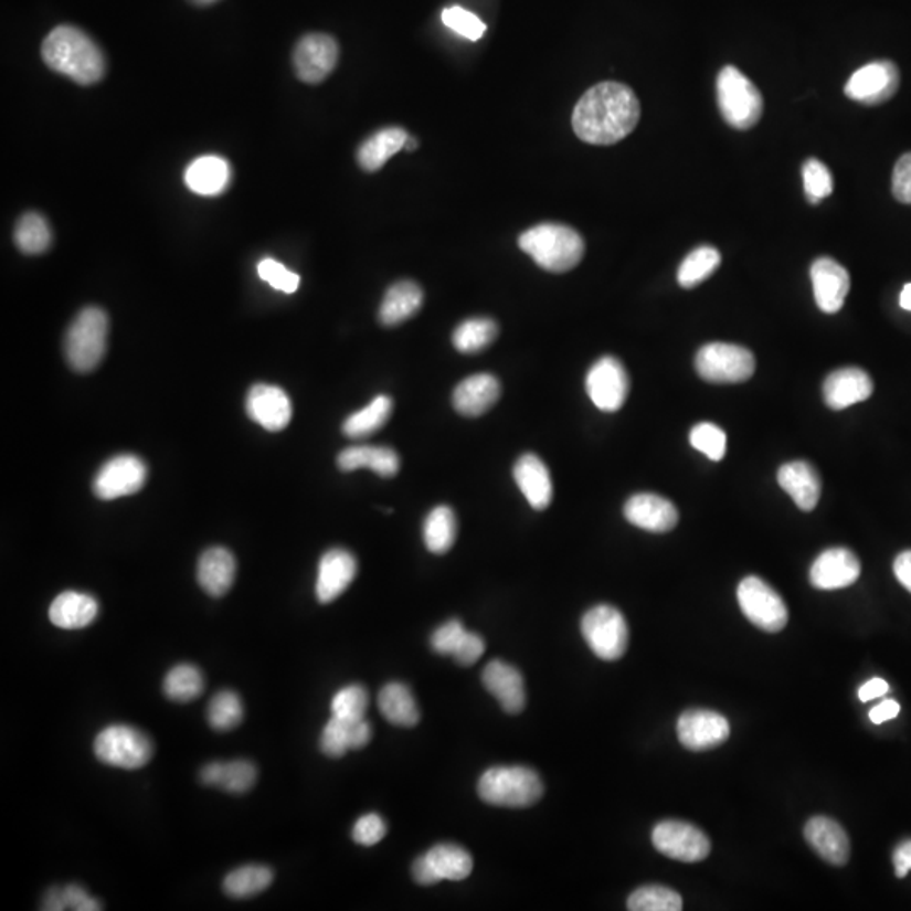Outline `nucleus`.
Here are the masks:
<instances>
[{
    "label": "nucleus",
    "mask_w": 911,
    "mask_h": 911,
    "mask_svg": "<svg viewBox=\"0 0 911 911\" xmlns=\"http://www.w3.org/2000/svg\"><path fill=\"white\" fill-rule=\"evenodd\" d=\"M640 115V102L629 86L604 82L587 89L578 102L572 129L583 142L613 146L635 130Z\"/></svg>",
    "instance_id": "f257e3e1"
},
{
    "label": "nucleus",
    "mask_w": 911,
    "mask_h": 911,
    "mask_svg": "<svg viewBox=\"0 0 911 911\" xmlns=\"http://www.w3.org/2000/svg\"><path fill=\"white\" fill-rule=\"evenodd\" d=\"M44 63L78 85H94L105 75V56L98 44L75 25H57L41 46Z\"/></svg>",
    "instance_id": "f03ea898"
},
{
    "label": "nucleus",
    "mask_w": 911,
    "mask_h": 911,
    "mask_svg": "<svg viewBox=\"0 0 911 911\" xmlns=\"http://www.w3.org/2000/svg\"><path fill=\"white\" fill-rule=\"evenodd\" d=\"M520 248L543 271L562 274L572 271L584 257L583 236L571 226L542 223L520 235Z\"/></svg>",
    "instance_id": "7ed1b4c3"
},
{
    "label": "nucleus",
    "mask_w": 911,
    "mask_h": 911,
    "mask_svg": "<svg viewBox=\"0 0 911 911\" xmlns=\"http://www.w3.org/2000/svg\"><path fill=\"white\" fill-rule=\"evenodd\" d=\"M483 802L497 807L526 808L543 795V783L536 770L527 766H494L478 782Z\"/></svg>",
    "instance_id": "20e7f679"
},
{
    "label": "nucleus",
    "mask_w": 911,
    "mask_h": 911,
    "mask_svg": "<svg viewBox=\"0 0 911 911\" xmlns=\"http://www.w3.org/2000/svg\"><path fill=\"white\" fill-rule=\"evenodd\" d=\"M108 318L104 309H83L66 331L65 354L72 369L88 373L97 369L107 351Z\"/></svg>",
    "instance_id": "39448f33"
},
{
    "label": "nucleus",
    "mask_w": 911,
    "mask_h": 911,
    "mask_svg": "<svg viewBox=\"0 0 911 911\" xmlns=\"http://www.w3.org/2000/svg\"><path fill=\"white\" fill-rule=\"evenodd\" d=\"M716 89L719 110L729 126L738 130L756 126L763 115V97L744 73L734 66H724L719 72Z\"/></svg>",
    "instance_id": "423d86ee"
},
{
    "label": "nucleus",
    "mask_w": 911,
    "mask_h": 911,
    "mask_svg": "<svg viewBox=\"0 0 911 911\" xmlns=\"http://www.w3.org/2000/svg\"><path fill=\"white\" fill-rule=\"evenodd\" d=\"M98 762L121 770H139L150 762L155 746L146 733L134 725L114 724L102 729L94 743Z\"/></svg>",
    "instance_id": "0eeeda50"
},
{
    "label": "nucleus",
    "mask_w": 911,
    "mask_h": 911,
    "mask_svg": "<svg viewBox=\"0 0 911 911\" xmlns=\"http://www.w3.org/2000/svg\"><path fill=\"white\" fill-rule=\"evenodd\" d=\"M581 632L593 654L601 660H619L628 648L629 629L625 616L610 604L591 607L581 619Z\"/></svg>",
    "instance_id": "6e6552de"
},
{
    "label": "nucleus",
    "mask_w": 911,
    "mask_h": 911,
    "mask_svg": "<svg viewBox=\"0 0 911 911\" xmlns=\"http://www.w3.org/2000/svg\"><path fill=\"white\" fill-rule=\"evenodd\" d=\"M696 370L709 383H743L754 375L756 360L740 345L709 343L697 351Z\"/></svg>",
    "instance_id": "1a4fd4ad"
},
{
    "label": "nucleus",
    "mask_w": 911,
    "mask_h": 911,
    "mask_svg": "<svg viewBox=\"0 0 911 911\" xmlns=\"http://www.w3.org/2000/svg\"><path fill=\"white\" fill-rule=\"evenodd\" d=\"M741 612L763 632L778 633L788 623L785 601L758 575H748L738 586Z\"/></svg>",
    "instance_id": "9d476101"
},
{
    "label": "nucleus",
    "mask_w": 911,
    "mask_h": 911,
    "mask_svg": "<svg viewBox=\"0 0 911 911\" xmlns=\"http://www.w3.org/2000/svg\"><path fill=\"white\" fill-rule=\"evenodd\" d=\"M655 849L680 862H701L711 852V840L699 827L682 820H664L652 833Z\"/></svg>",
    "instance_id": "9b49d317"
},
{
    "label": "nucleus",
    "mask_w": 911,
    "mask_h": 911,
    "mask_svg": "<svg viewBox=\"0 0 911 911\" xmlns=\"http://www.w3.org/2000/svg\"><path fill=\"white\" fill-rule=\"evenodd\" d=\"M586 390L600 411H619L629 392L628 373L622 361L615 357L600 358L587 372Z\"/></svg>",
    "instance_id": "f8f14e48"
},
{
    "label": "nucleus",
    "mask_w": 911,
    "mask_h": 911,
    "mask_svg": "<svg viewBox=\"0 0 911 911\" xmlns=\"http://www.w3.org/2000/svg\"><path fill=\"white\" fill-rule=\"evenodd\" d=\"M900 88V70L893 61H872L859 68L847 82L850 100L865 105H879L894 97Z\"/></svg>",
    "instance_id": "ddd939ff"
},
{
    "label": "nucleus",
    "mask_w": 911,
    "mask_h": 911,
    "mask_svg": "<svg viewBox=\"0 0 911 911\" xmlns=\"http://www.w3.org/2000/svg\"><path fill=\"white\" fill-rule=\"evenodd\" d=\"M340 47L328 34L311 33L300 38L294 50V70L300 82L316 85L337 68Z\"/></svg>",
    "instance_id": "4468645a"
},
{
    "label": "nucleus",
    "mask_w": 911,
    "mask_h": 911,
    "mask_svg": "<svg viewBox=\"0 0 911 911\" xmlns=\"http://www.w3.org/2000/svg\"><path fill=\"white\" fill-rule=\"evenodd\" d=\"M147 468L134 454H120L102 466L95 476L94 491L100 500L129 497L142 488Z\"/></svg>",
    "instance_id": "2eb2a0df"
},
{
    "label": "nucleus",
    "mask_w": 911,
    "mask_h": 911,
    "mask_svg": "<svg viewBox=\"0 0 911 911\" xmlns=\"http://www.w3.org/2000/svg\"><path fill=\"white\" fill-rule=\"evenodd\" d=\"M731 734L728 719L708 709H689L677 721L680 744L690 751H708L721 746Z\"/></svg>",
    "instance_id": "dca6fc26"
},
{
    "label": "nucleus",
    "mask_w": 911,
    "mask_h": 911,
    "mask_svg": "<svg viewBox=\"0 0 911 911\" xmlns=\"http://www.w3.org/2000/svg\"><path fill=\"white\" fill-rule=\"evenodd\" d=\"M812 586L823 591L852 586L861 575V562L855 552L844 547H833L815 559L811 568Z\"/></svg>",
    "instance_id": "f3484780"
},
{
    "label": "nucleus",
    "mask_w": 911,
    "mask_h": 911,
    "mask_svg": "<svg viewBox=\"0 0 911 911\" xmlns=\"http://www.w3.org/2000/svg\"><path fill=\"white\" fill-rule=\"evenodd\" d=\"M815 303L826 315H836L843 309L850 289L849 272L830 257H820L811 267Z\"/></svg>",
    "instance_id": "a211bd4d"
},
{
    "label": "nucleus",
    "mask_w": 911,
    "mask_h": 911,
    "mask_svg": "<svg viewBox=\"0 0 911 911\" xmlns=\"http://www.w3.org/2000/svg\"><path fill=\"white\" fill-rule=\"evenodd\" d=\"M247 414L264 430L279 433L293 419V404L280 386L257 383L248 390Z\"/></svg>",
    "instance_id": "6ab92c4d"
},
{
    "label": "nucleus",
    "mask_w": 911,
    "mask_h": 911,
    "mask_svg": "<svg viewBox=\"0 0 911 911\" xmlns=\"http://www.w3.org/2000/svg\"><path fill=\"white\" fill-rule=\"evenodd\" d=\"M625 519L638 529L665 533L676 529L679 511L676 505L660 495H633L625 504Z\"/></svg>",
    "instance_id": "aec40b11"
},
{
    "label": "nucleus",
    "mask_w": 911,
    "mask_h": 911,
    "mask_svg": "<svg viewBox=\"0 0 911 911\" xmlns=\"http://www.w3.org/2000/svg\"><path fill=\"white\" fill-rule=\"evenodd\" d=\"M358 562L351 552L345 549H331L319 561L316 597L319 603L328 604L340 597L357 578Z\"/></svg>",
    "instance_id": "412c9836"
},
{
    "label": "nucleus",
    "mask_w": 911,
    "mask_h": 911,
    "mask_svg": "<svg viewBox=\"0 0 911 911\" xmlns=\"http://www.w3.org/2000/svg\"><path fill=\"white\" fill-rule=\"evenodd\" d=\"M483 684L508 714H519L526 709V682L513 665L504 660L490 661L483 670Z\"/></svg>",
    "instance_id": "4be33fe9"
},
{
    "label": "nucleus",
    "mask_w": 911,
    "mask_h": 911,
    "mask_svg": "<svg viewBox=\"0 0 911 911\" xmlns=\"http://www.w3.org/2000/svg\"><path fill=\"white\" fill-rule=\"evenodd\" d=\"M875 390L871 377L862 369L847 367L836 370L824 382V401L833 411H844L858 402L868 401Z\"/></svg>",
    "instance_id": "5701e85b"
},
{
    "label": "nucleus",
    "mask_w": 911,
    "mask_h": 911,
    "mask_svg": "<svg viewBox=\"0 0 911 911\" xmlns=\"http://www.w3.org/2000/svg\"><path fill=\"white\" fill-rule=\"evenodd\" d=\"M805 840L824 861L833 866H844L850 858V843L846 830L834 818L826 815L812 817L805 824Z\"/></svg>",
    "instance_id": "b1692460"
},
{
    "label": "nucleus",
    "mask_w": 911,
    "mask_h": 911,
    "mask_svg": "<svg viewBox=\"0 0 911 911\" xmlns=\"http://www.w3.org/2000/svg\"><path fill=\"white\" fill-rule=\"evenodd\" d=\"M776 478H778V485L802 511H812L817 507L820 494H823V479L811 463H786L778 469Z\"/></svg>",
    "instance_id": "393cba45"
},
{
    "label": "nucleus",
    "mask_w": 911,
    "mask_h": 911,
    "mask_svg": "<svg viewBox=\"0 0 911 911\" xmlns=\"http://www.w3.org/2000/svg\"><path fill=\"white\" fill-rule=\"evenodd\" d=\"M500 399V382L490 373H478L463 380L453 393L454 409L466 417H478L490 411Z\"/></svg>",
    "instance_id": "a878e982"
},
{
    "label": "nucleus",
    "mask_w": 911,
    "mask_h": 911,
    "mask_svg": "<svg viewBox=\"0 0 911 911\" xmlns=\"http://www.w3.org/2000/svg\"><path fill=\"white\" fill-rule=\"evenodd\" d=\"M513 478L523 497L536 510H545L552 501L551 473L537 454H523L513 466Z\"/></svg>",
    "instance_id": "bb28decb"
},
{
    "label": "nucleus",
    "mask_w": 911,
    "mask_h": 911,
    "mask_svg": "<svg viewBox=\"0 0 911 911\" xmlns=\"http://www.w3.org/2000/svg\"><path fill=\"white\" fill-rule=\"evenodd\" d=\"M197 575L204 593L213 597L225 596L235 581V558L225 547H211L201 554Z\"/></svg>",
    "instance_id": "cd10ccee"
},
{
    "label": "nucleus",
    "mask_w": 911,
    "mask_h": 911,
    "mask_svg": "<svg viewBox=\"0 0 911 911\" xmlns=\"http://www.w3.org/2000/svg\"><path fill=\"white\" fill-rule=\"evenodd\" d=\"M98 601L78 591H65L50 606V619L63 629H82L97 619Z\"/></svg>",
    "instance_id": "c85d7f7f"
},
{
    "label": "nucleus",
    "mask_w": 911,
    "mask_h": 911,
    "mask_svg": "<svg viewBox=\"0 0 911 911\" xmlns=\"http://www.w3.org/2000/svg\"><path fill=\"white\" fill-rule=\"evenodd\" d=\"M203 785L216 786L229 794H245L257 782V769L248 760L233 762H213L200 772Z\"/></svg>",
    "instance_id": "c756f323"
},
{
    "label": "nucleus",
    "mask_w": 911,
    "mask_h": 911,
    "mask_svg": "<svg viewBox=\"0 0 911 911\" xmlns=\"http://www.w3.org/2000/svg\"><path fill=\"white\" fill-rule=\"evenodd\" d=\"M232 171L230 165L219 156H203L188 166L184 182L193 193L201 197H216L229 188Z\"/></svg>",
    "instance_id": "7c9ffc66"
},
{
    "label": "nucleus",
    "mask_w": 911,
    "mask_h": 911,
    "mask_svg": "<svg viewBox=\"0 0 911 911\" xmlns=\"http://www.w3.org/2000/svg\"><path fill=\"white\" fill-rule=\"evenodd\" d=\"M341 472L369 468L382 478H392L401 469V458L395 451L382 446H351L338 456Z\"/></svg>",
    "instance_id": "2f4dec72"
},
{
    "label": "nucleus",
    "mask_w": 911,
    "mask_h": 911,
    "mask_svg": "<svg viewBox=\"0 0 911 911\" xmlns=\"http://www.w3.org/2000/svg\"><path fill=\"white\" fill-rule=\"evenodd\" d=\"M424 293L412 280L393 284L383 297L379 319L383 326H398L407 321L421 309Z\"/></svg>",
    "instance_id": "473e14b6"
},
{
    "label": "nucleus",
    "mask_w": 911,
    "mask_h": 911,
    "mask_svg": "<svg viewBox=\"0 0 911 911\" xmlns=\"http://www.w3.org/2000/svg\"><path fill=\"white\" fill-rule=\"evenodd\" d=\"M407 139L409 134L401 127H389V129L379 130L361 144L357 156L358 165L364 171H379L392 156L398 155L399 150L405 149Z\"/></svg>",
    "instance_id": "72a5a7b5"
},
{
    "label": "nucleus",
    "mask_w": 911,
    "mask_h": 911,
    "mask_svg": "<svg viewBox=\"0 0 911 911\" xmlns=\"http://www.w3.org/2000/svg\"><path fill=\"white\" fill-rule=\"evenodd\" d=\"M379 709L390 724L399 728H414L421 721L414 693L405 684H386L379 693Z\"/></svg>",
    "instance_id": "f704fd0d"
},
{
    "label": "nucleus",
    "mask_w": 911,
    "mask_h": 911,
    "mask_svg": "<svg viewBox=\"0 0 911 911\" xmlns=\"http://www.w3.org/2000/svg\"><path fill=\"white\" fill-rule=\"evenodd\" d=\"M272 881H274V872L268 866H240L223 879V891L229 897L243 900V898L255 897V894L267 890Z\"/></svg>",
    "instance_id": "c9c22d12"
},
{
    "label": "nucleus",
    "mask_w": 911,
    "mask_h": 911,
    "mask_svg": "<svg viewBox=\"0 0 911 911\" xmlns=\"http://www.w3.org/2000/svg\"><path fill=\"white\" fill-rule=\"evenodd\" d=\"M431 865L436 869L441 879L462 881L473 871V858L465 847L458 844H437L425 852Z\"/></svg>",
    "instance_id": "e433bc0d"
},
{
    "label": "nucleus",
    "mask_w": 911,
    "mask_h": 911,
    "mask_svg": "<svg viewBox=\"0 0 911 911\" xmlns=\"http://www.w3.org/2000/svg\"><path fill=\"white\" fill-rule=\"evenodd\" d=\"M456 515L446 505L434 508L424 522V542L433 554H446L456 542Z\"/></svg>",
    "instance_id": "4c0bfd02"
},
{
    "label": "nucleus",
    "mask_w": 911,
    "mask_h": 911,
    "mask_svg": "<svg viewBox=\"0 0 911 911\" xmlns=\"http://www.w3.org/2000/svg\"><path fill=\"white\" fill-rule=\"evenodd\" d=\"M392 399L379 395L367 407L354 412L345 421L343 433L351 439H361L382 430L392 414Z\"/></svg>",
    "instance_id": "58836bf2"
},
{
    "label": "nucleus",
    "mask_w": 911,
    "mask_h": 911,
    "mask_svg": "<svg viewBox=\"0 0 911 911\" xmlns=\"http://www.w3.org/2000/svg\"><path fill=\"white\" fill-rule=\"evenodd\" d=\"M162 689H165L166 697L171 701L187 705V702L194 701L203 693V674L197 665H176L166 676Z\"/></svg>",
    "instance_id": "ea45409f"
},
{
    "label": "nucleus",
    "mask_w": 911,
    "mask_h": 911,
    "mask_svg": "<svg viewBox=\"0 0 911 911\" xmlns=\"http://www.w3.org/2000/svg\"><path fill=\"white\" fill-rule=\"evenodd\" d=\"M721 265V254L711 245H702L690 252L677 272V280L684 289H692L705 283Z\"/></svg>",
    "instance_id": "a19ab883"
},
{
    "label": "nucleus",
    "mask_w": 911,
    "mask_h": 911,
    "mask_svg": "<svg viewBox=\"0 0 911 911\" xmlns=\"http://www.w3.org/2000/svg\"><path fill=\"white\" fill-rule=\"evenodd\" d=\"M51 229L43 215L29 211L19 219L14 230L15 245L25 255H40L50 248Z\"/></svg>",
    "instance_id": "79ce46f5"
},
{
    "label": "nucleus",
    "mask_w": 911,
    "mask_h": 911,
    "mask_svg": "<svg viewBox=\"0 0 911 911\" xmlns=\"http://www.w3.org/2000/svg\"><path fill=\"white\" fill-rule=\"evenodd\" d=\"M498 337V325L490 318L463 321L453 332V345L462 353H478L490 347Z\"/></svg>",
    "instance_id": "37998d69"
},
{
    "label": "nucleus",
    "mask_w": 911,
    "mask_h": 911,
    "mask_svg": "<svg viewBox=\"0 0 911 911\" xmlns=\"http://www.w3.org/2000/svg\"><path fill=\"white\" fill-rule=\"evenodd\" d=\"M363 719V718H361ZM360 719L338 718L331 716L322 729L321 738H319V748L328 758H341L347 754V751L357 750V722Z\"/></svg>",
    "instance_id": "c03bdc74"
},
{
    "label": "nucleus",
    "mask_w": 911,
    "mask_h": 911,
    "mask_svg": "<svg viewBox=\"0 0 911 911\" xmlns=\"http://www.w3.org/2000/svg\"><path fill=\"white\" fill-rule=\"evenodd\" d=\"M682 908V897L672 888L660 884L638 888L628 898V910L632 911H680Z\"/></svg>",
    "instance_id": "a18cd8bd"
},
{
    "label": "nucleus",
    "mask_w": 911,
    "mask_h": 911,
    "mask_svg": "<svg viewBox=\"0 0 911 911\" xmlns=\"http://www.w3.org/2000/svg\"><path fill=\"white\" fill-rule=\"evenodd\" d=\"M208 724L215 731H232L243 719V705L239 693L220 690L213 696L206 712Z\"/></svg>",
    "instance_id": "49530a36"
},
{
    "label": "nucleus",
    "mask_w": 911,
    "mask_h": 911,
    "mask_svg": "<svg viewBox=\"0 0 911 911\" xmlns=\"http://www.w3.org/2000/svg\"><path fill=\"white\" fill-rule=\"evenodd\" d=\"M689 439L690 446L705 453L711 462H721L724 458L728 437L719 425L711 422L693 425Z\"/></svg>",
    "instance_id": "de8ad7c7"
},
{
    "label": "nucleus",
    "mask_w": 911,
    "mask_h": 911,
    "mask_svg": "<svg viewBox=\"0 0 911 911\" xmlns=\"http://www.w3.org/2000/svg\"><path fill=\"white\" fill-rule=\"evenodd\" d=\"M369 702L370 697L367 689L363 686L353 684V686L343 687L335 693L331 701V712L332 716H338V718L354 721V719L364 718L367 709H369Z\"/></svg>",
    "instance_id": "09e8293b"
},
{
    "label": "nucleus",
    "mask_w": 911,
    "mask_h": 911,
    "mask_svg": "<svg viewBox=\"0 0 911 911\" xmlns=\"http://www.w3.org/2000/svg\"><path fill=\"white\" fill-rule=\"evenodd\" d=\"M804 190L812 204L820 203L824 198L830 197L834 191V179L829 168L818 159H807L802 168Z\"/></svg>",
    "instance_id": "8fccbe9b"
},
{
    "label": "nucleus",
    "mask_w": 911,
    "mask_h": 911,
    "mask_svg": "<svg viewBox=\"0 0 911 911\" xmlns=\"http://www.w3.org/2000/svg\"><path fill=\"white\" fill-rule=\"evenodd\" d=\"M441 19H443V24L447 25L451 31L469 41L481 40L486 31L485 22L478 15L459 8V6H451V8L444 9Z\"/></svg>",
    "instance_id": "3c124183"
},
{
    "label": "nucleus",
    "mask_w": 911,
    "mask_h": 911,
    "mask_svg": "<svg viewBox=\"0 0 911 911\" xmlns=\"http://www.w3.org/2000/svg\"><path fill=\"white\" fill-rule=\"evenodd\" d=\"M258 276H261L265 283L271 284L274 289L283 290V293L286 294L296 293L300 284L297 274L287 271L280 262L274 261V258H264V261L258 264Z\"/></svg>",
    "instance_id": "603ef678"
},
{
    "label": "nucleus",
    "mask_w": 911,
    "mask_h": 911,
    "mask_svg": "<svg viewBox=\"0 0 911 911\" xmlns=\"http://www.w3.org/2000/svg\"><path fill=\"white\" fill-rule=\"evenodd\" d=\"M466 628L459 619H449L436 629L431 636V647L436 654L451 655L458 650L463 638L466 636Z\"/></svg>",
    "instance_id": "864d4df0"
},
{
    "label": "nucleus",
    "mask_w": 911,
    "mask_h": 911,
    "mask_svg": "<svg viewBox=\"0 0 911 911\" xmlns=\"http://www.w3.org/2000/svg\"><path fill=\"white\" fill-rule=\"evenodd\" d=\"M386 824L379 814H364L353 826V840L360 846L372 847L385 837Z\"/></svg>",
    "instance_id": "5fc2aeb1"
},
{
    "label": "nucleus",
    "mask_w": 911,
    "mask_h": 911,
    "mask_svg": "<svg viewBox=\"0 0 911 911\" xmlns=\"http://www.w3.org/2000/svg\"><path fill=\"white\" fill-rule=\"evenodd\" d=\"M893 194L900 203L911 204V152L898 159L893 171Z\"/></svg>",
    "instance_id": "6e6d98bb"
},
{
    "label": "nucleus",
    "mask_w": 911,
    "mask_h": 911,
    "mask_svg": "<svg viewBox=\"0 0 911 911\" xmlns=\"http://www.w3.org/2000/svg\"><path fill=\"white\" fill-rule=\"evenodd\" d=\"M483 654H485V640L476 633L468 632L453 657L463 667H469V665H475Z\"/></svg>",
    "instance_id": "4d7b16f0"
},
{
    "label": "nucleus",
    "mask_w": 911,
    "mask_h": 911,
    "mask_svg": "<svg viewBox=\"0 0 911 911\" xmlns=\"http://www.w3.org/2000/svg\"><path fill=\"white\" fill-rule=\"evenodd\" d=\"M65 891L66 907L75 911H98L104 908L100 901L89 897L88 891L80 884H68L63 888Z\"/></svg>",
    "instance_id": "13d9d810"
},
{
    "label": "nucleus",
    "mask_w": 911,
    "mask_h": 911,
    "mask_svg": "<svg viewBox=\"0 0 911 911\" xmlns=\"http://www.w3.org/2000/svg\"><path fill=\"white\" fill-rule=\"evenodd\" d=\"M412 876H414L415 881L422 887H431V884L439 883L441 878L437 875L436 869L434 866L431 865L430 859L427 856H419L415 859L414 865H412Z\"/></svg>",
    "instance_id": "bf43d9fd"
},
{
    "label": "nucleus",
    "mask_w": 911,
    "mask_h": 911,
    "mask_svg": "<svg viewBox=\"0 0 911 911\" xmlns=\"http://www.w3.org/2000/svg\"><path fill=\"white\" fill-rule=\"evenodd\" d=\"M894 875L904 878L911 871V839L898 844L893 855Z\"/></svg>",
    "instance_id": "052dcab7"
},
{
    "label": "nucleus",
    "mask_w": 911,
    "mask_h": 911,
    "mask_svg": "<svg viewBox=\"0 0 911 911\" xmlns=\"http://www.w3.org/2000/svg\"><path fill=\"white\" fill-rule=\"evenodd\" d=\"M893 571L898 583L911 593V551L898 554V558L894 559Z\"/></svg>",
    "instance_id": "680f3d73"
},
{
    "label": "nucleus",
    "mask_w": 911,
    "mask_h": 911,
    "mask_svg": "<svg viewBox=\"0 0 911 911\" xmlns=\"http://www.w3.org/2000/svg\"><path fill=\"white\" fill-rule=\"evenodd\" d=\"M900 705H898L897 701H883L881 705L871 709L869 719H871V722H875V724H883V722L897 718V716L900 714Z\"/></svg>",
    "instance_id": "e2e57ef3"
},
{
    "label": "nucleus",
    "mask_w": 911,
    "mask_h": 911,
    "mask_svg": "<svg viewBox=\"0 0 911 911\" xmlns=\"http://www.w3.org/2000/svg\"><path fill=\"white\" fill-rule=\"evenodd\" d=\"M888 692H890V684H888L887 680L876 677V679L868 680V682L859 689V699H861L862 702H869L876 699V697L884 696V693Z\"/></svg>",
    "instance_id": "0e129e2a"
},
{
    "label": "nucleus",
    "mask_w": 911,
    "mask_h": 911,
    "mask_svg": "<svg viewBox=\"0 0 911 911\" xmlns=\"http://www.w3.org/2000/svg\"><path fill=\"white\" fill-rule=\"evenodd\" d=\"M41 910H68V907H66L65 891H63V888H50V890L44 893L43 907H41Z\"/></svg>",
    "instance_id": "69168bd1"
},
{
    "label": "nucleus",
    "mask_w": 911,
    "mask_h": 911,
    "mask_svg": "<svg viewBox=\"0 0 911 911\" xmlns=\"http://www.w3.org/2000/svg\"><path fill=\"white\" fill-rule=\"evenodd\" d=\"M900 306L904 311H911V283L907 284L900 294Z\"/></svg>",
    "instance_id": "338daca9"
},
{
    "label": "nucleus",
    "mask_w": 911,
    "mask_h": 911,
    "mask_svg": "<svg viewBox=\"0 0 911 911\" xmlns=\"http://www.w3.org/2000/svg\"><path fill=\"white\" fill-rule=\"evenodd\" d=\"M190 2H193V4L197 6H211L215 4V2H219V0H190Z\"/></svg>",
    "instance_id": "774afa93"
}]
</instances>
